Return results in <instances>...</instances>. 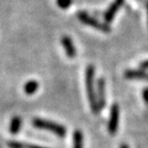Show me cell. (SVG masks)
I'll use <instances>...</instances> for the list:
<instances>
[{
  "instance_id": "obj_2",
  "label": "cell",
  "mask_w": 148,
  "mask_h": 148,
  "mask_svg": "<svg viewBox=\"0 0 148 148\" xmlns=\"http://www.w3.org/2000/svg\"><path fill=\"white\" fill-rule=\"evenodd\" d=\"M33 125L38 129L48 130V131L54 133L55 135H57L58 137H61V138H64L66 134V127L61 125V124L50 121V120L41 119V118H34Z\"/></svg>"
},
{
  "instance_id": "obj_3",
  "label": "cell",
  "mask_w": 148,
  "mask_h": 148,
  "mask_svg": "<svg viewBox=\"0 0 148 148\" xmlns=\"http://www.w3.org/2000/svg\"><path fill=\"white\" fill-rule=\"evenodd\" d=\"M77 16H78L80 21L83 22L84 24L91 26V27L95 28V29H97V30H100V31L104 32V33H109V32L111 31L110 26H109L108 24L99 22L98 20L93 18L92 16H90V14H87L86 12H79L78 14H77Z\"/></svg>"
},
{
  "instance_id": "obj_1",
  "label": "cell",
  "mask_w": 148,
  "mask_h": 148,
  "mask_svg": "<svg viewBox=\"0 0 148 148\" xmlns=\"http://www.w3.org/2000/svg\"><path fill=\"white\" fill-rule=\"evenodd\" d=\"M86 88H87L88 98L91 111L93 114H98L100 109L96 99V93L94 90V66H88L86 70Z\"/></svg>"
},
{
  "instance_id": "obj_11",
  "label": "cell",
  "mask_w": 148,
  "mask_h": 148,
  "mask_svg": "<svg viewBox=\"0 0 148 148\" xmlns=\"http://www.w3.org/2000/svg\"><path fill=\"white\" fill-rule=\"evenodd\" d=\"M10 148H44L38 145H30V144H25L21 143H17V141H10L8 143Z\"/></svg>"
},
{
  "instance_id": "obj_13",
  "label": "cell",
  "mask_w": 148,
  "mask_h": 148,
  "mask_svg": "<svg viewBox=\"0 0 148 148\" xmlns=\"http://www.w3.org/2000/svg\"><path fill=\"white\" fill-rule=\"evenodd\" d=\"M143 96L144 101H145V103L148 105V88H145V90H143Z\"/></svg>"
},
{
  "instance_id": "obj_15",
  "label": "cell",
  "mask_w": 148,
  "mask_h": 148,
  "mask_svg": "<svg viewBox=\"0 0 148 148\" xmlns=\"http://www.w3.org/2000/svg\"><path fill=\"white\" fill-rule=\"evenodd\" d=\"M120 148H128V146H127L126 144H122V145L120 146Z\"/></svg>"
},
{
  "instance_id": "obj_10",
  "label": "cell",
  "mask_w": 148,
  "mask_h": 148,
  "mask_svg": "<svg viewBox=\"0 0 148 148\" xmlns=\"http://www.w3.org/2000/svg\"><path fill=\"white\" fill-rule=\"evenodd\" d=\"M83 134L80 130H75L73 134V148H83Z\"/></svg>"
},
{
  "instance_id": "obj_5",
  "label": "cell",
  "mask_w": 148,
  "mask_h": 148,
  "mask_svg": "<svg viewBox=\"0 0 148 148\" xmlns=\"http://www.w3.org/2000/svg\"><path fill=\"white\" fill-rule=\"evenodd\" d=\"M96 99L98 103V107L101 110L105 106L106 103V95H105V80L103 78H100L97 81V93H96Z\"/></svg>"
},
{
  "instance_id": "obj_9",
  "label": "cell",
  "mask_w": 148,
  "mask_h": 148,
  "mask_svg": "<svg viewBox=\"0 0 148 148\" xmlns=\"http://www.w3.org/2000/svg\"><path fill=\"white\" fill-rule=\"evenodd\" d=\"M20 126H21V118L19 116H14L11 121L10 124V132L11 134L16 135L18 133Z\"/></svg>"
},
{
  "instance_id": "obj_8",
  "label": "cell",
  "mask_w": 148,
  "mask_h": 148,
  "mask_svg": "<svg viewBox=\"0 0 148 148\" xmlns=\"http://www.w3.org/2000/svg\"><path fill=\"white\" fill-rule=\"evenodd\" d=\"M38 88V83L35 80H31V81H28L26 84L24 85V91L26 94L28 95H31V94H34Z\"/></svg>"
},
{
  "instance_id": "obj_17",
  "label": "cell",
  "mask_w": 148,
  "mask_h": 148,
  "mask_svg": "<svg viewBox=\"0 0 148 148\" xmlns=\"http://www.w3.org/2000/svg\"><path fill=\"white\" fill-rule=\"evenodd\" d=\"M146 9H147V14H148V2H147V5H146Z\"/></svg>"
},
{
  "instance_id": "obj_14",
  "label": "cell",
  "mask_w": 148,
  "mask_h": 148,
  "mask_svg": "<svg viewBox=\"0 0 148 148\" xmlns=\"http://www.w3.org/2000/svg\"><path fill=\"white\" fill-rule=\"evenodd\" d=\"M140 69L141 70L148 69V60L147 61H144V62H143V63L140 64Z\"/></svg>"
},
{
  "instance_id": "obj_6",
  "label": "cell",
  "mask_w": 148,
  "mask_h": 148,
  "mask_svg": "<svg viewBox=\"0 0 148 148\" xmlns=\"http://www.w3.org/2000/svg\"><path fill=\"white\" fill-rule=\"evenodd\" d=\"M61 42H62V44H63L64 51H66L67 57L70 58V59H73L74 57H75L77 52H76L75 46H74V44L72 42L71 38L69 37V36H64L63 38H62Z\"/></svg>"
},
{
  "instance_id": "obj_12",
  "label": "cell",
  "mask_w": 148,
  "mask_h": 148,
  "mask_svg": "<svg viewBox=\"0 0 148 148\" xmlns=\"http://www.w3.org/2000/svg\"><path fill=\"white\" fill-rule=\"evenodd\" d=\"M72 2H73V0H57V5L61 9L66 10V9L69 8L70 6L72 5Z\"/></svg>"
},
{
  "instance_id": "obj_4",
  "label": "cell",
  "mask_w": 148,
  "mask_h": 148,
  "mask_svg": "<svg viewBox=\"0 0 148 148\" xmlns=\"http://www.w3.org/2000/svg\"><path fill=\"white\" fill-rule=\"evenodd\" d=\"M118 121H119V107L117 104L112 105L111 110V116L108 124V130L111 135L116 134L118 128Z\"/></svg>"
},
{
  "instance_id": "obj_7",
  "label": "cell",
  "mask_w": 148,
  "mask_h": 148,
  "mask_svg": "<svg viewBox=\"0 0 148 148\" xmlns=\"http://www.w3.org/2000/svg\"><path fill=\"white\" fill-rule=\"evenodd\" d=\"M124 76L130 80H148V73L143 70H126Z\"/></svg>"
},
{
  "instance_id": "obj_16",
  "label": "cell",
  "mask_w": 148,
  "mask_h": 148,
  "mask_svg": "<svg viewBox=\"0 0 148 148\" xmlns=\"http://www.w3.org/2000/svg\"><path fill=\"white\" fill-rule=\"evenodd\" d=\"M115 1H118V2H120V3H122V4H123L124 0H115Z\"/></svg>"
}]
</instances>
